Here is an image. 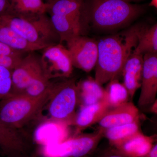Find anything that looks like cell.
Instances as JSON below:
<instances>
[{
  "label": "cell",
  "instance_id": "obj_28",
  "mask_svg": "<svg viewBox=\"0 0 157 157\" xmlns=\"http://www.w3.org/2000/svg\"><path fill=\"white\" fill-rule=\"evenodd\" d=\"M10 5L9 0H0V15L10 12Z\"/></svg>",
  "mask_w": 157,
  "mask_h": 157
},
{
  "label": "cell",
  "instance_id": "obj_34",
  "mask_svg": "<svg viewBox=\"0 0 157 157\" xmlns=\"http://www.w3.org/2000/svg\"><path fill=\"white\" fill-rule=\"evenodd\" d=\"M47 1H48V2H50V1H53V0H47Z\"/></svg>",
  "mask_w": 157,
  "mask_h": 157
},
{
  "label": "cell",
  "instance_id": "obj_10",
  "mask_svg": "<svg viewBox=\"0 0 157 157\" xmlns=\"http://www.w3.org/2000/svg\"><path fill=\"white\" fill-rule=\"evenodd\" d=\"M32 145L18 129L8 126L0 121V151L6 157L28 155Z\"/></svg>",
  "mask_w": 157,
  "mask_h": 157
},
{
  "label": "cell",
  "instance_id": "obj_32",
  "mask_svg": "<svg viewBox=\"0 0 157 157\" xmlns=\"http://www.w3.org/2000/svg\"><path fill=\"white\" fill-rule=\"evenodd\" d=\"M124 1H126V2H136V1H141V0H124Z\"/></svg>",
  "mask_w": 157,
  "mask_h": 157
},
{
  "label": "cell",
  "instance_id": "obj_12",
  "mask_svg": "<svg viewBox=\"0 0 157 157\" xmlns=\"http://www.w3.org/2000/svg\"><path fill=\"white\" fill-rule=\"evenodd\" d=\"M138 108L131 101L109 109L98 122L100 128H109L139 121Z\"/></svg>",
  "mask_w": 157,
  "mask_h": 157
},
{
  "label": "cell",
  "instance_id": "obj_13",
  "mask_svg": "<svg viewBox=\"0 0 157 157\" xmlns=\"http://www.w3.org/2000/svg\"><path fill=\"white\" fill-rule=\"evenodd\" d=\"M155 135L148 136L140 131L113 146L127 157H143L153 146Z\"/></svg>",
  "mask_w": 157,
  "mask_h": 157
},
{
  "label": "cell",
  "instance_id": "obj_7",
  "mask_svg": "<svg viewBox=\"0 0 157 157\" xmlns=\"http://www.w3.org/2000/svg\"><path fill=\"white\" fill-rule=\"evenodd\" d=\"M43 50L40 63L48 79L68 78L71 76L73 66L67 47L59 43L49 45Z\"/></svg>",
  "mask_w": 157,
  "mask_h": 157
},
{
  "label": "cell",
  "instance_id": "obj_21",
  "mask_svg": "<svg viewBox=\"0 0 157 157\" xmlns=\"http://www.w3.org/2000/svg\"><path fill=\"white\" fill-rule=\"evenodd\" d=\"M105 90V100L107 101L109 109L115 108L129 102L130 98L127 89L117 79L108 82Z\"/></svg>",
  "mask_w": 157,
  "mask_h": 157
},
{
  "label": "cell",
  "instance_id": "obj_15",
  "mask_svg": "<svg viewBox=\"0 0 157 157\" xmlns=\"http://www.w3.org/2000/svg\"><path fill=\"white\" fill-rule=\"evenodd\" d=\"M109 109L105 99L92 105L80 107L74 119L76 130L74 136L98 123Z\"/></svg>",
  "mask_w": 157,
  "mask_h": 157
},
{
  "label": "cell",
  "instance_id": "obj_8",
  "mask_svg": "<svg viewBox=\"0 0 157 157\" xmlns=\"http://www.w3.org/2000/svg\"><path fill=\"white\" fill-rule=\"evenodd\" d=\"M73 67L89 72L95 67L98 58V42L81 35L70 37L65 41Z\"/></svg>",
  "mask_w": 157,
  "mask_h": 157
},
{
  "label": "cell",
  "instance_id": "obj_17",
  "mask_svg": "<svg viewBox=\"0 0 157 157\" xmlns=\"http://www.w3.org/2000/svg\"><path fill=\"white\" fill-rule=\"evenodd\" d=\"M46 3V12L69 18L80 26L82 31L81 14L83 0H53Z\"/></svg>",
  "mask_w": 157,
  "mask_h": 157
},
{
  "label": "cell",
  "instance_id": "obj_16",
  "mask_svg": "<svg viewBox=\"0 0 157 157\" xmlns=\"http://www.w3.org/2000/svg\"><path fill=\"white\" fill-rule=\"evenodd\" d=\"M77 86L80 107L92 105L105 99V90L94 78L88 77L77 83Z\"/></svg>",
  "mask_w": 157,
  "mask_h": 157
},
{
  "label": "cell",
  "instance_id": "obj_6",
  "mask_svg": "<svg viewBox=\"0 0 157 157\" xmlns=\"http://www.w3.org/2000/svg\"><path fill=\"white\" fill-rule=\"evenodd\" d=\"M48 115L56 121H63L71 117L78 103L77 83L73 78L52 83L47 103Z\"/></svg>",
  "mask_w": 157,
  "mask_h": 157
},
{
  "label": "cell",
  "instance_id": "obj_22",
  "mask_svg": "<svg viewBox=\"0 0 157 157\" xmlns=\"http://www.w3.org/2000/svg\"><path fill=\"white\" fill-rule=\"evenodd\" d=\"M104 136L109 140L110 146H113L140 131L139 121L123 125L105 129Z\"/></svg>",
  "mask_w": 157,
  "mask_h": 157
},
{
  "label": "cell",
  "instance_id": "obj_4",
  "mask_svg": "<svg viewBox=\"0 0 157 157\" xmlns=\"http://www.w3.org/2000/svg\"><path fill=\"white\" fill-rule=\"evenodd\" d=\"M51 86L37 97L22 93L11 94L0 100V121L14 128H22L42 111L49 99Z\"/></svg>",
  "mask_w": 157,
  "mask_h": 157
},
{
  "label": "cell",
  "instance_id": "obj_5",
  "mask_svg": "<svg viewBox=\"0 0 157 157\" xmlns=\"http://www.w3.org/2000/svg\"><path fill=\"white\" fill-rule=\"evenodd\" d=\"M104 129L89 134H79L56 143L42 146L44 157H84L95 150L104 136Z\"/></svg>",
  "mask_w": 157,
  "mask_h": 157
},
{
  "label": "cell",
  "instance_id": "obj_14",
  "mask_svg": "<svg viewBox=\"0 0 157 157\" xmlns=\"http://www.w3.org/2000/svg\"><path fill=\"white\" fill-rule=\"evenodd\" d=\"M143 65L144 55L132 52L124 65L121 73L123 84L131 99L141 86Z\"/></svg>",
  "mask_w": 157,
  "mask_h": 157
},
{
  "label": "cell",
  "instance_id": "obj_30",
  "mask_svg": "<svg viewBox=\"0 0 157 157\" xmlns=\"http://www.w3.org/2000/svg\"><path fill=\"white\" fill-rule=\"evenodd\" d=\"M150 111L152 113L157 114V99L150 106Z\"/></svg>",
  "mask_w": 157,
  "mask_h": 157
},
{
  "label": "cell",
  "instance_id": "obj_27",
  "mask_svg": "<svg viewBox=\"0 0 157 157\" xmlns=\"http://www.w3.org/2000/svg\"><path fill=\"white\" fill-rule=\"evenodd\" d=\"M95 157H127L115 147L110 146L101 151Z\"/></svg>",
  "mask_w": 157,
  "mask_h": 157
},
{
  "label": "cell",
  "instance_id": "obj_20",
  "mask_svg": "<svg viewBox=\"0 0 157 157\" xmlns=\"http://www.w3.org/2000/svg\"><path fill=\"white\" fill-rule=\"evenodd\" d=\"M133 52L143 55L157 53V24L147 28H141L137 45Z\"/></svg>",
  "mask_w": 157,
  "mask_h": 157
},
{
  "label": "cell",
  "instance_id": "obj_11",
  "mask_svg": "<svg viewBox=\"0 0 157 157\" xmlns=\"http://www.w3.org/2000/svg\"><path fill=\"white\" fill-rule=\"evenodd\" d=\"M42 70L40 58L33 52H29L11 72L12 86L11 94L23 93L31 81Z\"/></svg>",
  "mask_w": 157,
  "mask_h": 157
},
{
  "label": "cell",
  "instance_id": "obj_33",
  "mask_svg": "<svg viewBox=\"0 0 157 157\" xmlns=\"http://www.w3.org/2000/svg\"><path fill=\"white\" fill-rule=\"evenodd\" d=\"M25 157H37L35 155H28L26 156Z\"/></svg>",
  "mask_w": 157,
  "mask_h": 157
},
{
  "label": "cell",
  "instance_id": "obj_2",
  "mask_svg": "<svg viewBox=\"0 0 157 157\" xmlns=\"http://www.w3.org/2000/svg\"><path fill=\"white\" fill-rule=\"evenodd\" d=\"M140 5L124 0L83 1L81 9L82 28L83 21L99 29H113L129 23L144 11Z\"/></svg>",
  "mask_w": 157,
  "mask_h": 157
},
{
  "label": "cell",
  "instance_id": "obj_9",
  "mask_svg": "<svg viewBox=\"0 0 157 157\" xmlns=\"http://www.w3.org/2000/svg\"><path fill=\"white\" fill-rule=\"evenodd\" d=\"M141 91L138 101L140 109L150 107L156 100L157 93V53L144 55Z\"/></svg>",
  "mask_w": 157,
  "mask_h": 157
},
{
  "label": "cell",
  "instance_id": "obj_23",
  "mask_svg": "<svg viewBox=\"0 0 157 157\" xmlns=\"http://www.w3.org/2000/svg\"><path fill=\"white\" fill-rule=\"evenodd\" d=\"M51 83L45 76L43 70H41L31 81L23 94L32 97H37L45 92L50 87Z\"/></svg>",
  "mask_w": 157,
  "mask_h": 157
},
{
  "label": "cell",
  "instance_id": "obj_18",
  "mask_svg": "<svg viewBox=\"0 0 157 157\" xmlns=\"http://www.w3.org/2000/svg\"><path fill=\"white\" fill-rule=\"evenodd\" d=\"M0 42L23 52L42 50L43 47L30 43L0 20Z\"/></svg>",
  "mask_w": 157,
  "mask_h": 157
},
{
  "label": "cell",
  "instance_id": "obj_29",
  "mask_svg": "<svg viewBox=\"0 0 157 157\" xmlns=\"http://www.w3.org/2000/svg\"><path fill=\"white\" fill-rule=\"evenodd\" d=\"M143 157H157V144H154L151 150L148 153Z\"/></svg>",
  "mask_w": 157,
  "mask_h": 157
},
{
  "label": "cell",
  "instance_id": "obj_3",
  "mask_svg": "<svg viewBox=\"0 0 157 157\" xmlns=\"http://www.w3.org/2000/svg\"><path fill=\"white\" fill-rule=\"evenodd\" d=\"M45 14L21 15L9 13L0 15V20L28 42L45 48L60 42L50 18Z\"/></svg>",
  "mask_w": 157,
  "mask_h": 157
},
{
  "label": "cell",
  "instance_id": "obj_25",
  "mask_svg": "<svg viewBox=\"0 0 157 157\" xmlns=\"http://www.w3.org/2000/svg\"><path fill=\"white\" fill-rule=\"evenodd\" d=\"M23 57V56L0 55V67L13 71L20 63Z\"/></svg>",
  "mask_w": 157,
  "mask_h": 157
},
{
  "label": "cell",
  "instance_id": "obj_1",
  "mask_svg": "<svg viewBox=\"0 0 157 157\" xmlns=\"http://www.w3.org/2000/svg\"><path fill=\"white\" fill-rule=\"evenodd\" d=\"M141 27L135 26L98 42L95 80L101 85L121 74L124 65L137 46Z\"/></svg>",
  "mask_w": 157,
  "mask_h": 157
},
{
  "label": "cell",
  "instance_id": "obj_26",
  "mask_svg": "<svg viewBox=\"0 0 157 157\" xmlns=\"http://www.w3.org/2000/svg\"><path fill=\"white\" fill-rule=\"evenodd\" d=\"M24 52L16 50L9 45L0 42V55L7 56H23Z\"/></svg>",
  "mask_w": 157,
  "mask_h": 157
},
{
  "label": "cell",
  "instance_id": "obj_35",
  "mask_svg": "<svg viewBox=\"0 0 157 157\" xmlns=\"http://www.w3.org/2000/svg\"><path fill=\"white\" fill-rule=\"evenodd\" d=\"M84 157H90L89 156H86Z\"/></svg>",
  "mask_w": 157,
  "mask_h": 157
},
{
  "label": "cell",
  "instance_id": "obj_24",
  "mask_svg": "<svg viewBox=\"0 0 157 157\" xmlns=\"http://www.w3.org/2000/svg\"><path fill=\"white\" fill-rule=\"evenodd\" d=\"M12 71L0 67V100L9 97L12 92Z\"/></svg>",
  "mask_w": 157,
  "mask_h": 157
},
{
  "label": "cell",
  "instance_id": "obj_31",
  "mask_svg": "<svg viewBox=\"0 0 157 157\" xmlns=\"http://www.w3.org/2000/svg\"><path fill=\"white\" fill-rule=\"evenodd\" d=\"M149 6H151V7H154V8L157 9V0H151Z\"/></svg>",
  "mask_w": 157,
  "mask_h": 157
},
{
  "label": "cell",
  "instance_id": "obj_19",
  "mask_svg": "<svg viewBox=\"0 0 157 157\" xmlns=\"http://www.w3.org/2000/svg\"><path fill=\"white\" fill-rule=\"evenodd\" d=\"M10 12L21 15H35L45 14L47 3L42 0H9Z\"/></svg>",
  "mask_w": 157,
  "mask_h": 157
}]
</instances>
